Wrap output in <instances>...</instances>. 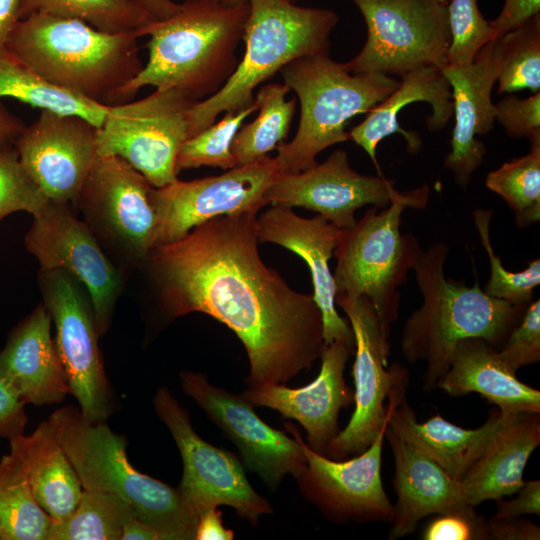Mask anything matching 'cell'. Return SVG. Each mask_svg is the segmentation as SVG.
Instances as JSON below:
<instances>
[{"mask_svg": "<svg viewBox=\"0 0 540 540\" xmlns=\"http://www.w3.org/2000/svg\"><path fill=\"white\" fill-rule=\"evenodd\" d=\"M385 438L394 456L393 484L397 494L390 539L411 534L428 515L474 510L466 500L461 481L453 479L388 425Z\"/></svg>", "mask_w": 540, "mask_h": 540, "instance_id": "cb8c5ba5", "label": "cell"}, {"mask_svg": "<svg viewBox=\"0 0 540 540\" xmlns=\"http://www.w3.org/2000/svg\"><path fill=\"white\" fill-rule=\"evenodd\" d=\"M486 187L499 195L514 212L520 229L540 220V141L530 142V151L513 158L486 176Z\"/></svg>", "mask_w": 540, "mask_h": 540, "instance_id": "d590c367", "label": "cell"}, {"mask_svg": "<svg viewBox=\"0 0 540 540\" xmlns=\"http://www.w3.org/2000/svg\"><path fill=\"white\" fill-rule=\"evenodd\" d=\"M449 246L436 242L422 251L413 272L421 306L407 318L401 352L409 363L425 361L423 389L437 387L448 371L457 343L480 338L499 349L520 322L527 306L486 294L476 281L468 286L445 276Z\"/></svg>", "mask_w": 540, "mask_h": 540, "instance_id": "7a4b0ae2", "label": "cell"}, {"mask_svg": "<svg viewBox=\"0 0 540 540\" xmlns=\"http://www.w3.org/2000/svg\"><path fill=\"white\" fill-rule=\"evenodd\" d=\"M279 174L268 155L219 176L176 180L152 190L157 226L155 247L182 239L213 218L265 206L263 195Z\"/></svg>", "mask_w": 540, "mask_h": 540, "instance_id": "2e32d148", "label": "cell"}, {"mask_svg": "<svg viewBox=\"0 0 540 540\" xmlns=\"http://www.w3.org/2000/svg\"><path fill=\"white\" fill-rule=\"evenodd\" d=\"M425 540H473L486 539L485 521L474 510L439 514L428 523Z\"/></svg>", "mask_w": 540, "mask_h": 540, "instance_id": "ee69618b", "label": "cell"}, {"mask_svg": "<svg viewBox=\"0 0 540 540\" xmlns=\"http://www.w3.org/2000/svg\"><path fill=\"white\" fill-rule=\"evenodd\" d=\"M137 33L100 31L84 21L41 13L20 19L6 51L47 81L106 104L144 67Z\"/></svg>", "mask_w": 540, "mask_h": 540, "instance_id": "277c9868", "label": "cell"}, {"mask_svg": "<svg viewBox=\"0 0 540 540\" xmlns=\"http://www.w3.org/2000/svg\"><path fill=\"white\" fill-rule=\"evenodd\" d=\"M407 385L408 381L399 383L388 396V427L436 462L453 479L461 481L512 414L495 410L476 429L462 428L440 415L418 422L413 409L405 400Z\"/></svg>", "mask_w": 540, "mask_h": 540, "instance_id": "d4e9b609", "label": "cell"}, {"mask_svg": "<svg viewBox=\"0 0 540 540\" xmlns=\"http://www.w3.org/2000/svg\"><path fill=\"white\" fill-rule=\"evenodd\" d=\"M22 0H0V51L5 49L7 39L20 20Z\"/></svg>", "mask_w": 540, "mask_h": 540, "instance_id": "f907efd6", "label": "cell"}, {"mask_svg": "<svg viewBox=\"0 0 540 540\" xmlns=\"http://www.w3.org/2000/svg\"><path fill=\"white\" fill-rule=\"evenodd\" d=\"M133 517V509L119 496L83 489L74 511L52 522L47 540H121L125 524Z\"/></svg>", "mask_w": 540, "mask_h": 540, "instance_id": "e575fe53", "label": "cell"}, {"mask_svg": "<svg viewBox=\"0 0 540 540\" xmlns=\"http://www.w3.org/2000/svg\"><path fill=\"white\" fill-rule=\"evenodd\" d=\"M183 392L238 448L244 465L275 491L290 474L298 479L307 460L299 441L266 424L242 395L233 394L208 381L202 373H180Z\"/></svg>", "mask_w": 540, "mask_h": 540, "instance_id": "e0dca14e", "label": "cell"}, {"mask_svg": "<svg viewBox=\"0 0 540 540\" xmlns=\"http://www.w3.org/2000/svg\"><path fill=\"white\" fill-rule=\"evenodd\" d=\"M156 21L165 20L175 14L181 4L172 0H134Z\"/></svg>", "mask_w": 540, "mask_h": 540, "instance_id": "f5cc1de1", "label": "cell"}, {"mask_svg": "<svg viewBox=\"0 0 540 540\" xmlns=\"http://www.w3.org/2000/svg\"><path fill=\"white\" fill-rule=\"evenodd\" d=\"M249 5L243 58L218 92L190 108L188 139L214 123L220 113L254 106V89L289 62L329 54L330 34L339 20L335 12L288 0H249Z\"/></svg>", "mask_w": 540, "mask_h": 540, "instance_id": "8992f818", "label": "cell"}, {"mask_svg": "<svg viewBox=\"0 0 540 540\" xmlns=\"http://www.w3.org/2000/svg\"><path fill=\"white\" fill-rule=\"evenodd\" d=\"M27 125L0 102V146L14 144Z\"/></svg>", "mask_w": 540, "mask_h": 540, "instance_id": "816d5d0a", "label": "cell"}, {"mask_svg": "<svg viewBox=\"0 0 540 540\" xmlns=\"http://www.w3.org/2000/svg\"><path fill=\"white\" fill-rule=\"evenodd\" d=\"M355 347L335 341L324 345L321 369L308 385L289 388L283 384L249 387L241 395L254 407L276 410L283 418L299 422L307 433V445L326 455L331 441L340 432L339 411L354 403L344 370Z\"/></svg>", "mask_w": 540, "mask_h": 540, "instance_id": "44dd1931", "label": "cell"}, {"mask_svg": "<svg viewBox=\"0 0 540 540\" xmlns=\"http://www.w3.org/2000/svg\"><path fill=\"white\" fill-rule=\"evenodd\" d=\"M450 44L447 64L467 65L494 40V31L481 14L478 0H449L447 3Z\"/></svg>", "mask_w": 540, "mask_h": 540, "instance_id": "ab89813d", "label": "cell"}, {"mask_svg": "<svg viewBox=\"0 0 540 540\" xmlns=\"http://www.w3.org/2000/svg\"><path fill=\"white\" fill-rule=\"evenodd\" d=\"M69 204L49 202L24 237L40 270H63L85 286L99 336L109 328L123 276Z\"/></svg>", "mask_w": 540, "mask_h": 540, "instance_id": "9a60e30c", "label": "cell"}, {"mask_svg": "<svg viewBox=\"0 0 540 540\" xmlns=\"http://www.w3.org/2000/svg\"><path fill=\"white\" fill-rule=\"evenodd\" d=\"M7 96L41 110L82 117L97 128L111 106L47 81L4 49L0 51V98Z\"/></svg>", "mask_w": 540, "mask_h": 540, "instance_id": "4dcf8cb0", "label": "cell"}, {"mask_svg": "<svg viewBox=\"0 0 540 540\" xmlns=\"http://www.w3.org/2000/svg\"><path fill=\"white\" fill-rule=\"evenodd\" d=\"M402 191L383 175H363L351 168L347 152L335 150L322 163L294 174H278L263 195L266 205L303 207L340 229L354 226L355 212L371 205L387 207Z\"/></svg>", "mask_w": 540, "mask_h": 540, "instance_id": "d6986e66", "label": "cell"}, {"mask_svg": "<svg viewBox=\"0 0 540 540\" xmlns=\"http://www.w3.org/2000/svg\"><path fill=\"white\" fill-rule=\"evenodd\" d=\"M288 1H290V2H292V3H295L297 0H288Z\"/></svg>", "mask_w": 540, "mask_h": 540, "instance_id": "6f0895ef", "label": "cell"}, {"mask_svg": "<svg viewBox=\"0 0 540 540\" xmlns=\"http://www.w3.org/2000/svg\"><path fill=\"white\" fill-rule=\"evenodd\" d=\"M361 12L367 38L346 62L354 74H404L447 64L450 29L447 5L439 0H351Z\"/></svg>", "mask_w": 540, "mask_h": 540, "instance_id": "9c48e42d", "label": "cell"}, {"mask_svg": "<svg viewBox=\"0 0 540 540\" xmlns=\"http://www.w3.org/2000/svg\"><path fill=\"white\" fill-rule=\"evenodd\" d=\"M43 304L55 326V346L84 419L106 422L113 399L104 370L93 307L82 284L63 270H40Z\"/></svg>", "mask_w": 540, "mask_h": 540, "instance_id": "7c38bea8", "label": "cell"}, {"mask_svg": "<svg viewBox=\"0 0 540 540\" xmlns=\"http://www.w3.org/2000/svg\"><path fill=\"white\" fill-rule=\"evenodd\" d=\"M258 212L213 218L155 247L144 262L167 318L201 312L236 334L249 359V387L286 383L325 345L313 295L293 290L262 261Z\"/></svg>", "mask_w": 540, "mask_h": 540, "instance_id": "6da1fadb", "label": "cell"}, {"mask_svg": "<svg viewBox=\"0 0 540 540\" xmlns=\"http://www.w3.org/2000/svg\"><path fill=\"white\" fill-rule=\"evenodd\" d=\"M51 324L47 308L39 304L11 331L0 351V374L26 404H57L70 393Z\"/></svg>", "mask_w": 540, "mask_h": 540, "instance_id": "484cf974", "label": "cell"}, {"mask_svg": "<svg viewBox=\"0 0 540 540\" xmlns=\"http://www.w3.org/2000/svg\"><path fill=\"white\" fill-rule=\"evenodd\" d=\"M290 90L285 83L260 88L255 98L259 114L238 130L231 143L237 166L266 156L287 137L296 110V99L286 100Z\"/></svg>", "mask_w": 540, "mask_h": 540, "instance_id": "1f68e13d", "label": "cell"}, {"mask_svg": "<svg viewBox=\"0 0 540 540\" xmlns=\"http://www.w3.org/2000/svg\"><path fill=\"white\" fill-rule=\"evenodd\" d=\"M486 539L496 540H538L540 528L526 519L518 517L490 519L485 522Z\"/></svg>", "mask_w": 540, "mask_h": 540, "instance_id": "c3c4849f", "label": "cell"}, {"mask_svg": "<svg viewBox=\"0 0 540 540\" xmlns=\"http://www.w3.org/2000/svg\"><path fill=\"white\" fill-rule=\"evenodd\" d=\"M196 102L175 89H156L140 100L111 105L97 128V154L124 159L153 187L173 183L178 151L188 139V112Z\"/></svg>", "mask_w": 540, "mask_h": 540, "instance_id": "30bf717a", "label": "cell"}, {"mask_svg": "<svg viewBox=\"0 0 540 540\" xmlns=\"http://www.w3.org/2000/svg\"><path fill=\"white\" fill-rule=\"evenodd\" d=\"M537 14H540V0H505L500 14L489 21L494 40L522 26Z\"/></svg>", "mask_w": 540, "mask_h": 540, "instance_id": "bcb514c9", "label": "cell"}, {"mask_svg": "<svg viewBox=\"0 0 540 540\" xmlns=\"http://www.w3.org/2000/svg\"><path fill=\"white\" fill-rule=\"evenodd\" d=\"M540 444L539 413L512 414L461 480L469 505L517 493L532 452Z\"/></svg>", "mask_w": 540, "mask_h": 540, "instance_id": "f1b7e54d", "label": "cell"}, {"mask_svg": "<svg viewBox=\"0 0 540 540\" xmlns=\"http://www.w3.org/2000/svg\"><path fill=\"white\" fill-rule=\"evenodd\" d=\"M492 216V209L478 208L473 212L475 227L490 262V277L483 291L512 305L527 306L532 301L533 290L540 284V260L534 259L521 272L506 270L491 243Z\"/></svg>", "mask_w": 540, "mask_h": 540, "instance_id": "f35d334b", "label": "cell"}, {"mask_svg": "<svg viewBox=\"0 0 540 540\" xmlns=\"http://www.w3.org/2000/svg\"><path fill=\"white\" fill-rule=\"evenodd\" d=\"M439 1L447 5L449 0H439Z\"/></svg>", "mask_w": 540, "mask_h": 540, "instance_id": "9f6ffc18", "label": "cell"}, {"mask_svg": "<svg viewBox=\"0 0 540 540\" xmlns=\"http://www.w3.org/2000/svg\"><path fill=\"white\" fill-rule=\"evenodd\" d=\"M34 13L78 19L100 31L133 32L139 37L155 21L134 0H22L20 19Z\"/></svg>", "mask_w": 540, "mask_h": 540, "instance_id": "836d02e7", "label": "cell"}, {"mask_svg": "<svg viewBox=\"0 0 540 540\" xmlns=\"http://www.w3.org/2000/svg\"><path fill=\"white\" fill-rule=\"evenodd\" d=\"M335 304L347 315L354 334L353 364L355 409L347 426L329 444L326 455L335 460L356 456L374 441L388 424L390 408L386 398L408 371L395 363L387 368L389 334L367 296H336Z\"/></svg>", "mask_w": 540, "mask_h": 540, "instance_id": "5bb4252c", "label": "cell"}, {"mask_svg": "<svg viewBox=\"0 0 540 540\" xmlns=\"http://www.w3.org/2000/svg\"><path fill=\"white\" fill-rule=\"evenodd\" d=\"M25 402L0 374V438L12 439L24 434L28 417Z\"/></svg>", "mask_w": 540, "mask_h": 540, "instance_id": "f6af8a7d", "label": "cell"}, {"mask_svg": "<svg viewBox=\"0 0 540 540\" xmlns=\"http://www.w3.org/2000/svg\"><path fill=\"white\" fill-rule=\"evenodd\" d=\"M497 510L491 519L514 518L522 515L540 514V481L524 482L518 491V496L505 501L497 499Z\"/></svg>", "mask_w": 540, "mask_h": 540, "instance_id": "7dc6e473", "label": "cell"}, {"mask_svg": "<svg viewBox=\"0 0 540 540\" xmlns=\"http://www.w3.org/2000/svg\"><path fill=\"white\" fill-rule=\"evenodd\" d=\"M500 59L498 93L540 90V14L494 40Z\"/></svg>", "mask_w": 540, "mask_h": 540, "instance_id": "8d00e7d4", "label": "cell"}, {"mask_svg": "<svg viewBox=\"0 0 540 540\" xmlns=\"http://www.w3.org/2000/svg\"><path fill=\"white\" fill-rule=\"evenodd\" d=\"M441 70L451 87L455 117L451 151L444 167L453 174L455 183L466 189L487 151L476 136L488 134L495 122L491 93L500 72V59L494 40L478 52L472 63L446 64Z\"/></svg>", "mask_w": 540, "mask_h": 540, "instance_id": "603a6c76", "label": "cell"}, {"mask_svg": "<svg viewBox=\"0 0 540 540\" xmlns=\"http://www.w3.org/2000/svg\"><path fill=\"white\" fill-rule=\"evenodd\" d=\"M499 359L513 372L540 360V300L531 301L520 322L497 349Z\"/></svg>", "mask_w": 540, "mask_h": 540, "instance_id": "b9f144b4", "label": "cell"}, {"mask_svg": "<svg viewBox=\"0 0 540 540\" xmlns=\"http://www.w3.org/2000/svg\"><path fill=\"white\" fill-rule=\"evenodd\" d=\"M429 195L430 188L424 184L402 191L381 210L372 206L353 227L342 229L334 251L335 297L367 296L388 334L398 318V288L407 282L423 251L413 234L401 232L402 214L406 208H425Z\"/></svg>", "mask_w": 540, "mask_h": 540, "instance_id": "ba28073f", "label": "cell"}, {"mask_svg": "<svg viewBox=\"0 0 540 540\" xmlns=\"http://www.w3.org/2000/svg\"><path fill=\"white\" fill-rule=\"evenodd\" d=\"M53 519L37 503L26 475L9 453L0 459V540H47Z\"/></svg>", "mask_w": 540, "mask_h": 540, "instance_id": "d6a6232c", "label": "cell"}, {"mask_svg": "<svg viewBox=\"0 0 540 540\" xmlns=\"http://www.w3.org/2000/svg\"><path fill=\"white\" fill-rule=\"evenodd\" d=\"M121 540H160V537L153 527L133 517L125 524Z\"/></svg>", "mask_w": 540, "mask_h": 540, "instance_id": "db71d44e", "label": "cell"}, {"mask_svg": "<svg viewBox=\"0 0 540 540\" xmlns=\"http://www.w3.org/2000/svg\"><path fill=\"white\" fill-rule=\"evenodd\" d=\"M153 186L118 156L96 155L77 208L100 246L128 264H144L155 248Z\"/></svg>", "mask_w": 540, "mask_h": 540, "instance_id": "8fae6325", "label": "cell"}, {"mask_svg": "<svg viewBox=\"0 0 540 540\" xmlns=\"http://www.w3.org/2000/svg\"><path fill=\"white\" fill-rule=\"evenodd\" d=\"M49 202L23 167L14 144L0 146V221L18 211L35 216Z\"/></svg>", "mask_w": 540, "mask_h": 540, "instance_id": "60d3db41", "label": "cell"}, {"mask_svg": "<svg viewBox=\"0 0 540 540\" xmlns=\"http://www.w3.org/2000/svg\"><path fill=\"white\" fill-rule=\"evenodd\" d=\"M495 121L509 137L540 141V91L528 98L505 96L495 104Z\"/></svg>", "mask_w": 540, "mask_h": 540, "instance_id": "7bdbcfd3", "label": "cell"}, {"mask_svg": "<svg viewBox=\"0 0 540 540\" xmlns=\"http://www.w3.org/2000/svg\"><path fill=\"white\" fill-rule=\"evenodd\" d=\"M396 90L382 102L374 106L368 116L354 126L349 137L371 158L382 175L376 158V149L381 140L394 133H401L407 143V151L415 154L420 151L422 142L415 132H407L399 126L398 115L412 102H428L432 113L426 118L431 132L443 129L453 116L451 87L441 68L429 65L412 70L400 77Z\"/></svg>", "mask_w": 540, "mask_h": 540, "instance_id": "4316f807", "label": "cell"}, {"mask_svg": "<svg viewBox=\"0 0 540 540\" xmlns=\"http://www.w3.org/2000/svg\"><path fill=\"white\" fill-rule=\"evenodd\" d=\"M249 11V2L185 0L171 17L153 21L143 31L150 36L148 62L122 89L119 104L148 85L178 90L197 102L214 95L239 63L236 49Z\"/></svg>", "mask_w": 540, "mask_h": 540, "instance_id": "3957f363", "label": "cell"}, {"mask_svg": "<svg viewBox=\"0 0 540 540\" xmlns=\"http://www.w3.org/2000/svg\"><path fill=\"white\" fill-rule=\"evenodd\" d=\"M153 403L182 458L183 474L177 490L197 518L209 508L226 505L256 525L262 515L273 512L270 503L250 485L237 457L203 440L193 429L188 411L167 387L157 390Z\"/></svg>", "mask_w": 540, "mask_h": 540, "instance_id": "4fadbf2b", "label": "cell"}, {"mask_svg": "<svg viewBox=\"0 0 540 540\" xmlns=\"http://www.w3.org/2000/svg\"><path fill=\"white\" fill-rule=\"evenodd\" d=\"M280 71L299 98L301 114L293 140L277 147L279 174L306 170L317 163L316 156L324 149L348 141L347 122L368 113L400 84L380 72L354 74L329 54L299 57Z\"/></svg>", "mask_w": 540, "mask_h": 540, "instance_id": "52a82bcc", "label": "cell"}, {"mask_svg": "<svg viewBox=\"0 0 540 540\" xmlns=\"http://www.w3.org/2000/svg\"><path fill=\"white\" fill-rule=\"evenodd\" d=\"M437 387L452 396L478 393L505 414L540 412V391L521 382L499 359L497 348L480 338L457 343Z\"/></svg>", "mask_w": 540, "mask_h": 540, "instance_id": "83f0119b", "label": "cell"}, {"mask_svg": "<svg viewBox=\"0 0 540 540\" xmlns=\"http://www.w3.org/2000/svg\"><path fill=\"white\" fill-rule=\"evenodd\" d=\"M97 127L76 115L41 110L14 141L20 162L51 202L75 209L97 155Z\"/></svg>", "mask_w": 540, "mask_h": 540, "instance_id": "ffe728a7", "label": "cell"}, {"mask_svg": "<svg viewBox=\"0 0 540 540\" xmlns=\"http://www.w3.org/2000/svg\"><path fill=\"white\" fill-rule=\"evenodd\" d=\"M234 533L224 527L222 513L217 508H209L198 515L195 539L232 540Z\"/></svg>", "mask_w": 540, "mask_h": 540, "instance_id": "681fc988", "label": "cell"}, {"mask_svg": "<svg viewBox=\"0 0 540 540\" xmlns=\"http://www.w3.org/2000/svg\"><path fill=\"white\" fill-rule=\"evenodd\" d=\"M255 111L256 104L237 112H225L220 121L185 140L177 154L176 173L201 166L224 170L236 167L231 143L244 120Z\"/></svg>", "mask_w": 540, "mask_h": 540, "instance_id": "74e56055", "label": "cell"}, {"mask_svg": "<svg viewBox=\"0 0 540 540\" xmlns=\"http://www.w3.org/2000/svg\"><path fill=\"white\" fill-rule=\"evenodd\" d=\"M9 442L10 453L19 461L39 506L53 521L67 518L76 508L83 487L49 420L31 434Z\"/></svg>", "mask_w": 540, "mask_h": 540, "instance_id": "f546056e", "label": "cell"}, {"mask_svg": "<svg viewBox=\"0 0 540 540\" xmlns=\"http://www.w3.org/2000/svg\"><path fill=\"white\" fill-rule=\"evenodd\" d=\"M341 231L319 214L304 218L284 205H271L256 219L258 242L280 245L306 262L314 287L313 298L322 313L324 344L340 341L355 347L350 324L336 310L335 284L329 268Z\"/></svg>", "mask_w": 540, "mask_h": 540, "instance_id": "7402d4cb", "label": "cell"}, {"mask_svg": "<svg viewBox=\"0 0 540 540\" xmlns=\"http://www.w3.org/2000/svg\"><path fill=\"white\" fill-rule=\"evenodd\" d=\"M388 425V424H387ZM384 426L363 452L351 459L333 460L312 450L297 427H285L295 437L307 460L297 479L304 495L335 521H384L392 523L394 505L384 491L381 479Z\"/></svg>", "mask_w": 540, "mask_h": 540, "instance_id": "ac0fdd59", "label": "cell"}, {"mask_svg": "<svg viewBox=\"0 0 540 540\" xmlns=\"http://www.w3.org/2000/svg\"><path fill=\"white\" fill-rule=\"evenodd\" d=\"M48 420L83 489L119 496L139 520L157 531L160 540L195 539L197 516L177 488L132 466L124 436L112 431L106 422L86 421L74 406L54 411Z\"/></svg>", "mask_w": 540, "mask_h": 540, "instance_id": "5b68a950", "label": "cell"}, {"mask_svg": "<svg viewBox=\"0 0 540 540\" xmlns=\"http://www.w3.org/2000/svg\"><path fill=\"white\" fill-rule=\"evenodd\" d=\"M221 3L228 6H236L249 2V0H219Z\"/></svg>", "mask_w": 540, "mask_h": 540, "instance_id": "11a10c76", "label": "cell"}]
</instances>
